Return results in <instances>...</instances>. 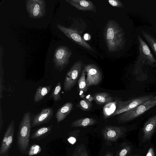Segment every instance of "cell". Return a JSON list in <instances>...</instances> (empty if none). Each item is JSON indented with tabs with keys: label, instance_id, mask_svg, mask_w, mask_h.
<instances>
[{
	"label": "cell",
	"instance_id": "6da1fadb",
	"mask_svg": "<svg viewBox=\"0 0 156 156\" xmlns=\"http://www.w3.org/2000/svg\"><path fill=\"white\" fill-rule=\"evenodd\" d=\"M124 33L118 23L109 21L104 30V36L109 52H115L122 49L125 43Z\"/></svg>",
	"mask_w": 156,
	"mask_h": 156
},
{
	"label": "cell",
	"instance_id": "7a4b0ae2",
	"mask_svg": "<svg viewBox=\"0 0 156 156\" xmlns=\"http://www.w3.org/2000/svg\"><path fill=\"white\" fill-rule=\"evenodd\" d=\"M31 113L30 111L24 113L20 122L17 134V144L20 151L26 153L29 147L30 128Z\"/></svg>",
	"mask_w": 156,
	"mask_h": 156
},
{
	"label": "cell",
	"instance_id": "3957f363",
	"mask_svg": "<svg viewBox=\"0 0 156 156\" xmlns=\"http://www.w3.org/2000/svg\"><path fill=\"white\" fill-rule=\"evenodd\" d=\"M156 106V96L139 105L134 108L119 115L116 119L119 123L132 120L149 109Z\"/></svg>",
	"mask_w": 156,
	"mask_h": 156
},
{
	"label": "cell",
	"instance_id": "277c9868",
	"mask_svg": "<svg viewBox=\"0 0 156 156\" xmlns=\"http://www.w3.org/2000/svg\"><path fill=\"white\" fill-rule=\"evenodd\" d=\"M72 54L71 50L67 47L60 46L55 50L53 63L55 69L61 72L68 64Z\"/></svg>",
	"mask_w": 156,
	"mask_h": 156
},
{
	"label": "cell",
	"instance_id": "5b68a950",
	"mask_svg": "<svg viewBox=\"0 0 156 156\" xmlns=\"http://www.w3.org/2000/svg\"><path fill=\"white\" fill-rule=\"evenodd\" d=\"M154 96L153 94L144 95L128 101H117L116 109L112 115L114 116L130 110Z\"/></svg>",
	"mask_w": 156,
	"mask_h": 156
},
{
	"label": "cell",
	"instance_id": "8992f818",
	"mask_svg": "<svg viewBox=\"0 0 156 156\" xmlns=\"http://www.w3.org/2000/svg\"><path fill=\"white\" fill-rule=\"evenodd\" d=\"M82 64V61H78L73 65L67 72L63 83L65 91L70 90L76 84L81 72Z\"/></svg>",
	"mask_w": 156,
	"mask_h": 156
},
{
	"label": "cell",
	"instance_id": "52a82bcc",
	"mask_svg": "<svg viewBox=\"0 0 156 156\" xmlns=\"http://www.w3.org/2000/svg\"><path fill=\"white\" fill-rule=\"evenodd\" d=\"M25 6L30 17L38 19L46 14V2L44 0H26Z\"/></svg>",
	"mask_w": 156,
	"mask_h": 156
},
{
	"label": "cell",
	"instance_id": "ba28073f",
	"mask_svg": "<svg viewBox=\"0 0 156 156\" xmlns=\"http://www.w3.org/2000/svg\"><path fill=\"white\" fill-rule=\"evenodd\" d=\"M138 39L139 43L140 55L138 62H141L143 64H147L152 66H156V59L147 44L138 35Z\"/></svg>",
	"mask_w": 156,
	"mask_h": 156
},
{
	"label": "cell",
	"instance_id": "9c48e42d",
	"mask_svg": "<svg viewBox=\"0 0 156 156\" xmlns=\"http://www.w3.org/2000/svg\"><path fill=\"white\" fill-rule=\"evenodd\" d=\"M56 26L67 37L76 44L88 50L93 51L92 47L83 38L77 30L67 27L59 23L57 24Z\"/></svg>",
	"mask_w": 156,
	"mask_h": 156
},
{
	"label": "cell",
	"instance_id": "30bf717a",
	"mask_svg": "<svg viewBox=\"0 0 156 156\" xmlns=\"http://www.w3.org/2000/svg\"><path fill=\"white\" fill-rule=\"evenodd\" d=\"M83 69L87 75L86 81L87 87L98 85L101 82L102 74L99 68L95 64H90L86 65Z\"/></svg>",
	"mask_w": 156,
	"mask_h": 156
},
{
	"label": "cell",
	"instance_id": "8fae6325",
	"mask_svg": "<svg viewBox=\"0 0 156 156\" xmlns=\"http://www.w3.org/2000/svg\"><path fill=\"white\" fill-rule=\"evenodd\" d=\"M126 130L124 127L108 126L104 128L102 134L105 140L115 141L123 135Z\"/></svg>",
	"mask_w": 156,
	"mask_h": 156
},
{
	"label": "cell",
	"instance_id": "7c38bea8",
	"mask_svg": "<svg viewBox=\"0 0 156 156\" xmlns=\"http://www.w3.org/2000/svg\"><path fill=\"white\" fill-rule=\"evenodd\" d=\"M54 111L51 108L42 109L41 112L34 115L31 127L47 123L53 116Z\"/></svg>",
	"mask_w": 156,
	"mask_h": 156
},
{
	"label": "cell",
	"instance_id": "4fadbf2b",
	"mask_svg": "<svg viewBox=\"0 0 156 156\" xmlns=\"http://www.w3.org/2000/svg\"><path fill=\"white\" fill-rule=\"evenodd\" d=\"M65 1L77 9L82 11H96V7L92 2L89 0H65Z\"/></svg>",
	"mask_w": 156,
	"mask_h": 156
},
{
	"label": "cell",
	"instance_id": "5bb4252c",
	"mask_svg": "<svg viewBox=\"0 0 156 156\" xmlns=\"http://www.w3.org/2000/svg\"><path fill=\"white\" fill-rule=\"evenodd\" d=\"M156 128V114L150 118L145 123L143 128V142L150 139Z\"/></svg>",
	"mask_w": 156,
	"mask_h": 156
},
{
	"label": "cell",
	"instance_id": "9a60e30c",
	"mask_svg": "<svg viewBox=\"0 0 156 156\" xmlns=\"http://www.w3.org/2000/svg\"><path fill=\"white\" fill-rule=\"evenodd\" d=\"M73 104L71 102L65 103L57 110L55 117L58 123L63 120L70 113L72 109Z\"/></svg>",
	"mask_w": 156,
	"mask_h": 156
},
{
	"label": "cell",
	"instance_id": "2e32d148",
	"mask_svg": "<svg viewBox=\"0 0 156 156\" xmlns=\"http://www.w3.org/2000/svg\"><path fill=\"white\" fill-rule=\"evenodd\" d=\"M52 126H45L36 129L31 134L30 138L32 139L39 140L49 134L51 131Z\"/></svg>",
	"mask_w": 156,
	"mask_h": 156
},
{
	"label": "cell",
	"instance_id": "e0dca14e",
	"mask_svg": "<svg viewBox=\"0 0 156 156\" xmlns=\"http://www.w3.org/2000/svg\"><path fill=\"white\" fill-rule=\"evenodd\" d=\"M93 97L94 100L96 103L99 105H103L112 102L113 99L109 94L105 92L97 93Z\"/></svg>",
	"mask_w": 156,
	"mask_h": 156
},
{
	"label": "cell",
	"instance_id": "ac0fdd59",
	"mask_svg": "<svg viewBox=\"0 0 156 156\" xmlns=\"http://www.w3.org/2000/svg\"><path fill=\"white\" fill-rule=\"evenodd\" d=\"M51 85L39 86L34 94V101L35 103L40 101L50 92L52 88Z\"/></svg>",
	"mask_w": 156,
	"mask_h": 156
},
{
	"label": "cell",
	"instance_id": "d6986e66",
	"mask_svg": "<svg viewBox=\"0 0 156 156\" xmlns=\"http://www.w3.org/2000/svg\"><path fill=\"white\" fill-rule=\"evenodd\" d=\"M98 121L91 118H83L74 121L71 124V126L76 127H87L93 125L97 123Z\"/></svg>",
	"mask_w": 156,
	"mask_h": 156
},
{
	"label": "cell",
	"instance_id": "ffe728a7",
	"mask_svg": "<svg viewBox=\"0 0 156 156\" xmlns=\"http://www.w3.org/2000/svg\"><path fill=\"white\" fill-rule=\"evenodd\" d=\"M78 84L80 97L83 98L85 96V94L87 91L88 87L87 86L85 74L83 69L78 81Z\"/></svg>",
	"mask_w": 156,
	"mask_h": 156
},
{
	"label": "cell",
	"instance_id": "44dd1931",
	"mask_svg": "<svg viewBox=\"0 0 156 156\" xmlns=\"http://www.w3.org/2000/svg\"><path fill=\"white\" fill-rule=\"evenodd\" d=\"M15 128L12 130L10 134L8 137L6 141L3 145L1 146L0 150V154L2 155L5 154L9 149L12 145L14 134Z\"/></svg>",
	"mask_w": 156,
	"mask_h": 156
},
{
	"label": "cell",
	"instance_id": "7402d4cb",
	"mask_svg": "<svg viewBox=\"0 0 156 156\" xmlns=\"http://www.w3.org/2000/svg\"><path fill=\"white\" fill-rule=\"evenodd\" d=\"M62 86L60 82H58L53 88L52 92L50 95V98H52L55 101L60 100V92Z\"/></svg>",
	"mask_w": 156,
	"mask_h": 156
},
{
	"label": "cell",
	"instance_id": "603a6c76",
	"mask_svg": "<svg viewBox=\"0 0 156 156\" xmlns=\"http://www.w3.org/2000/svg\"><path fill=\"white\" fill-rule=\"evenodd\" d=\"M142 34L156 55V39L149 34L142 31Z\"/></svg>",
	"mask_w": 156,
	"mask_h": 156
},
{
	"label": "cell",
	"instance_id": "cb8c5ba5",
	"mask_svg": "<svg viewBox=\"0 0 156 156\" xmlns=\"http://www.w3.org/2000/svg\"><path fill=\"white\" fill-rule=\"evenodd\" d=\"M76 106L84 111L90 110L92 107L91 102L83 99L80 101Z\"/></svg>",
	"mask_w": 156,
	"mask_h": 156
},
{
	"label": "cell",
	"instance_id": "d4e9b609",
	"mask_svg": "<svg viewBox=\"0 0 156 156\" xmlns=\"http://www.w3.org/2000/svg\"><path fill=\"white\" fill-rule=\"evenodd\" d=\"M72 156H88L84 146H79L76 149Z\"/></svg>",
	"mask_w": 156,
	"mask_h": 156
},
{
	"label": "cell",
	"instance_id": "484cf974",
	"mask_svg": "<svg viewBox=\"0 0 156 156\" xmlns=\"http://www.w3.org/2000/svg\"><path fill=\"white\" fill-rule=\"evenodd\" d=\"M41 149L40 146L34 144L30 147L28 152L29 155L31 156L39 154L41 151Z\"/></svg>",
	"mask_w": 156,
	"mask_h": 156
},
{
	"label": "cell",
	"instance_id": "4316f807",
	"mask_svg": "<svg viewBox=\"0 0 156 156\" xmlns=\"http://www.w3.org/2000/svg\"><path fill=\"white\" fill-rule=\"evenodd\" d=\"M108 2L112 6L117 8H122L124 6L123 4L119 0H108Z\"/></svg>",
	"mask_w": 156,
	"mask_h": 156
},
{
	"label": "cell",
	"instance_id": "83f0119b",
	"mask_svg": "<svg viewBox=\"0 0 156 156\" xmlns=\"http://www.w3.org/2000/svg\"><path fill=\"white\" fill-rule=\"evenodd\" d=\"M131 149L130 146L124 147L119 152L117 156H126L130 152Z\"/></svg>",
	"mask_w": 156,
	"mask_h": 156
},
{
	"label": "cell",
	"instance_id": "f1b7e54d",
	"mask_svg": "<svg viewBox=\"0 0 156 156\" xmlns=\"http://www.w3.org/2000/svg\"><path fill=\"white\" fill-rule=\"evenodd\" d=\"M146 156H155L154 151L152 147H151L149 149Z\"/></svg>",
	"mask_w": 156,
	"mask_h": 156
},
{
	"label": "cell",
	"instance_id": "f546056e",
	"mask_svg": "<svg viewBox=\"0 0 156 156\" xmlns=\"http://www.w3.org/2000/svg\"><path fill=\"white\" fill-rule=\"evenodd\" d=\"M83 99L86 100L91 102L94 100L93 97L90 94H88L85 96Z\"/></svg>",
	"mask_w": 156,
	"mask_h": 156
},
{
	"label": "cell",
	"instance_id": "4dcf8cb0",
	"mask_svg": "<svg viewBox=\"0 0 156 156\" xmlns=\"http://www.w3.org/2000/svg\"><path fill=\"white\" fill-rule=\"evenodd\" d=\"M0 131L1 132V130L2 126L3 125V120L2 118V109L1 107V105L0 104Z\"/></svg>",
	"mask_w": 156,
	"mask_h": 156
},
{
	"label": "cell",
	"instance_id": "1f68e13d",
	"mask_svg": "<svg viewBox=\"0 0 156 156\" xmlns=\"http://www.w3.org/2000/svg\"><path fill=\"white\" fill-rule=\"evenodd\" d=\"M68 140L71 144H73L75 143L76 140L74 137L71 136L68 139Z\"/></svg>",
	"mask_w": 156,
	"mask_h": 156
},
{
	"label": "cell",
	"instance_id": "d6a6232c",
	"mask_svg": "<svg viewBox=\"0 0 156 156\" xmlns=\"http://www.w3.org/2000/svg\"><path fill=\"white\" fill-rule=\"evenodd\" d=\"M90 37L89 34H85L84 35V40H88L90 39Z\"/></svg>",
	"mask_w": 156,
	"mask_h": 156
},
{
	"label": "cell",
	"instance_id": "836d02e7",
	"mask_svg": "<svg viewBox=\"0 0 156 156\" xmlns=\"http://www.w3.org/2000/svg\"><path fill=\"white\" fill-rule=\"evenodd\" d=\"M104 156H112V155L110 153H108L106 154Z\"/></svg>",
	"mask_w": 156,
	"mask_h": 156
},
{
	"label": "cell",
	"instance_id": "e575fe53",
	"mask_svg": "<svg viewBox=\"0 0 156 156\" xmlns=\"http://www.w3.org/2000/svg\"><path fill=\"white\" fill-rule=\"evenodd\" d=\"M133 156H140V155H134Z\"/></svg>",
	"mask_w": 156,
	"mask_h": 156
}]
</instances>
